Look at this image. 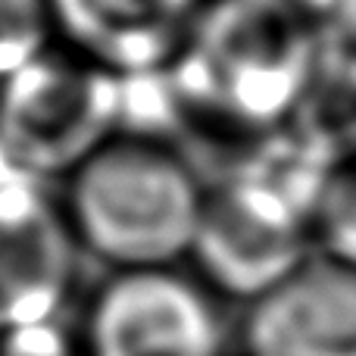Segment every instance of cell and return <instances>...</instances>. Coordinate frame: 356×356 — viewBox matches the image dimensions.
<instances>
[{
    "label": "cell",
    "mask_w": 356,
    "mask_h": 356,
    "mask_svg": "<svg viewBox=\"0 0 356 356\" xmlns=\"http://www.w3.org/2000/svg\"><path fill=\"white\" fill-rule=\"evenodd\" d=\"M207 0H50L56 41L122 79L166 72Z\"/></svg>",
    "instance_id": "cell-8"
},
{
    "label": "cell",
    "mask_w": 356,
    "mask_h": 356,
    "mask_svg": "<svg viewBox=\"0 0 356 356\" xmlns=\"http://www.w3.org/2000/svg\"><path fill=\"white\" fill-rule=\"evenodd\" d=\"M79 257L60 194L16 172L0 178V332L60 319Z\"/></svg>",
    "instance_id": "cell-6"
},
{
    "label": "cell",
    "mask_w": 356,
    "mask_h": 356,
    "mask_svg": "<svg viewBox=\"0 0 356 356\" xmlns=\"http://www.w3.org/2000/svg\"><path fill=\"white\" fill-rule=\"evenodd\" d=\"M129 81L56 41L0 81L3 166L44 184H63L125 129Z\"/></svg>",
    "instance_id": "cell-4"
},
{
    "label": "cell",
    "mask_w": 356,
    "mask_h": 356,
    "mask_svg": "<svg viewBox=\"0 0 356 356\" xmlns=\"http://www.w3.org/2000/svg\"><path fill=\"white\" fill-rule=\"evenodd\" d=\"M166 81L175 113L263 141L294 125L319 88L313 22L300 0H207Z\"/></svg>",
    "instance_id": "cell-1"
},
{
    "label": "cell",
    "mask_w": 356,
    "mask_h": 356,
    "mask_svg": "<svg viewBox=\"0 0 356 356\" xmlns=\"http://www.w3.org/2000/svg\"><path fill=\"white\" fill-rule=\"evenodd\" d=\"M288 129L253 141L225 178L207 184L200 232L188 266L222 297L244 307L316 250L313 216L334 163H313Z\"/></svg>",
    "instance_id": "cell-3"
},
{
    "label": "cell",
    "mask_w": 356,
    "mask_h": 356,
    "mask_svg": "<svg viewBox=\"0 0 356 356\" xmlns=\"http://www.w3.org/2000/svg\"><path fill=\"white\" fill-rule=\"evenodd\" d=\"M319 50V88L344 85L356 94V0H300ZM316 88V91H319Z\"/></svg>",
    "instance_id": "cell-9"
},
{
    "label": "cell",
    "mask_w": 356,
    "mask_h": 356,
    "mask_svg": "<svg viewBox=\"0 0 356 356\" xmlns=\"http://www.w3.org/2000/svg\"><path fill=\"white\" fill-rule=\"evenodd\" d=\"M56 44L50 0H0V81Z\"/></svg>",
    "instance_id": "cell-11"
},
{
    "label": "cell",
    "mask_w": 356,
    "mask_h": 356,
    "mask_svg": "<svg viewBox=\"0 0 356 356\" xmlns=\"http://www.w3.org/2000/svg\"><path fill=\"white\" fill-rule=\"evenodd\" d=\"M3 175H10V169H6V166H3V160H0V178H3Z\"/></svg>",
    "instance_id": "cell-13"
},
{
    "label": "cell",
    "mask_w": 356,
    "mask_h": 356,
    "mask_svg": "<svg viewBox=\"0 0 356 356\" xmlns=\"http://www.w3.org/2000/svg\"><path fill=\"white\" fill-rule=\"evenodd\" d=\"M0 356H85V344L79 332L56 319L0 332Z\"/></svg>",
    "instance_id": "cell-12"
},
{
    "label": "cell",
    "mask_w": 356,
    "mask_h": 356,
    "mask_svg": "<svg viewBox=\"0 0 356 356\" xmlns=\"http://www.w3.org/2000/svg\"><path fill=\"white\" fill-rule=\"evenodd\" d=\"M207 184L166 138L122 129L56 184V194L81 253L110 272H141L188 266Z\"/></svg>",
    "instance_id": "cell-2"
},
{
    "label": "cell",
    "mask_w": 356,
    "mask_h": 356,
    "mask_svg": "<svg viewBox=\"0 0 356 356\" xmlns=\"http://www.w3.org/2000/svg\"><path fill=\"white\" fill-rule=\"evenodd\" d=\"M222 303L191 266L110 272L81 319L85 356H238Z\"/></svg>",
    "instance_id": "cell-5"
},
{
    "label": "cell",
    "mask_w": 356,
    "mask_h": 356,
    "mask_svg": "<svg viewBox=\"0 0 356 356\" xmlns=\"http://www.w3.org/2000/svg\"><path fill=\"white\" fill-rule=\"evenodd\" d=\"M238 356H356V266L313 250L234 319Z\"/></svg>",
    "instance_id": "cell-7"
},
{
    "label": "cell",
    "mask_w": 356,
    "mask_h": 356,
    "mask_svg": "<svg viewBox=\"0 0 356 356\" xmlns=\"http://www.w3.org/2000/svg\"><path fill=\"white\" fill-rule=\"evenodd\" d=\"M316 250L356 266V154L334 163L313 216Z\"/></svg>",
    "instance_id": "cell-10"
}]
</instances>
